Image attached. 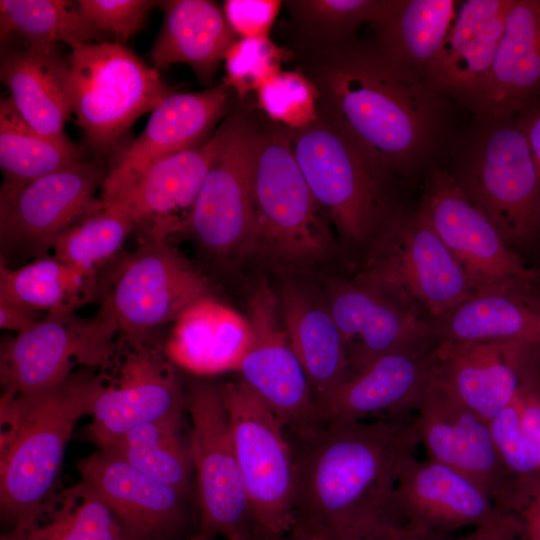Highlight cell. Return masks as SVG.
I'll use <instances>...</instances> for the list:
<instances>
[{"instance_id": "obj_1", "label": "cell", "mask_w": 540, "mask_h": 540, "mask_svg": "<svg viewBox=\"0 0 540 540\" xmlns=\"http://www.w3.org/2000/svg\"><path fill=\"white\" fill-rule=\"evenodd\" d=\"M300 60L318 92V115L394 178L425 176L449 157L459 136L455 102L430 80L359 39Z\"/></svg>"}, {"instance_id": "obj_2", "label": "cell", "mask_w": 540, "mask_h": 540, "mask_svg": "<svg viewBox=\"0 0 540 540\" xmlns=\"http://www.w3.org/2000/svg\"><path fill=\"white\" fill-rule=\"evenodd\" d=\"M291 441L294 526L344 540L401 524L394 495L420 444L413 418L331 422Z\"/></svg>"}, {"instance_id": "obj_3", "label": "cell", "mask_w": 540, "mask_h": 540, "mask_svg": "<svg viewBox=\"0 0 540 540\" xmlns=\"http://www.w3.org/2000/svg\"><path fill=\"white\" fill-rule=\"evenodd\" d=\"M105 377L79 368L52 387L0 399V511L10 529L54 491L78 421L90 415Z\"/></svg>"}, {"instance_id": "obj_4", "label": "cell", "mask_w": 540, "mask_h": 540, "mask_svg": "<svg viewBox=\"0 0 540 540\" xmlns=\"http://www.w3.org/2000/svg\"><path fill=\"white\" fill-rule=\"evenodd\" d=\"M332 224L308 187L286 129L261 118L252 212L239 260L300 275L335 255Z\"/></svg>"}, {"instance_id": "obj_5", "label": "cell", "mask_w": 540, "mask_h": 540, "mask_svg": "<svg viewBox=\"0 0 540 540\" xmlns=\"http://www.w3.org/2000/svg\"><path fill=\"white\" fill-rule=\"evenodd\" d=\"M448 158L446 169L505 244L525 261L534 256L540 248V177L517 116L474 117Z\"/></svg>"}, {"instance_id": "obj_6", "label": "cell", "mask_w": 540, "mask_h": 540, "mask_svg": "<svg viewBox=\"0 0 540 540\" xmlns=\"http://www.w3.org/2000/svg\"><path fill=\"white\" fill-rule=\"evenodd\" d=\"M286 132L308 187L342 242L367 247L400 207L391 191L395 178L319 115Z\"/></svg>"}, {"instance_id": "obj_7", "label": "cell", "mask_w": 540, "mask_h": 540, "mask_svg": "<svg viewBox=\"0 0 540 540\" xmlns=\"http://www.w3.org/2000/svg\"><path fill=\"white\" fill-rule=\"evenodd\" d=\"M105 268L99 274L100 308L114 319L131 349L153 345L159 328L195 301L213 296L208 278L169 238L142 236L134 250L119 253Z\"/></svg>"}, {"instance_id": "obj_8", "label": "cell", "mask_w": 540, "mask_h": 540, "mask_svg": "<svg viewBox=\"0 0 540 540\" xmlns=\"http://www.w3.org/2000/svg\"><path fill=\"white\" fill-rule=\"evenodd\" d=\"M438 317L474 296L460 264L419 210L399 207L354 276Z\"/></svg>"}, {"instance_id": "obj_9", "label": "cell", "mask_w": 540, "mask_h": 540, "mask_svg": "<svg viewBox=\"0 0 540 540\" xmlns=\"http://www.w3.org/2000/svg\"><path fill=\"white\" fill-rule=\"evenodd\" d=\"M68 62L73 113L99 155L108 153L140 116L174 92L156 68L121 41L77 46Z\"/></svg>"}, {"instance_id": "obj_10", "label": "cell", "mask_w": 540, "mask_h": 540, "mask_svg": "<svg viewBox=\"0 0 540 540\" xmlns=\"http://www.w3.org/2000/svg\"><path fill=\"white\" fill-rule=\"evenodd\" d=\"M188 436L195 475L197 533L224 540H261L247 498L219 383L186 387Z\"/></svg>"}, {"instance_id": "obj_11", "label": "cell", "mask_w": 540, "mask_h": 540, "mask_svg": "<svg viewBox=\"0 0 540 540\" xmlns=\"http://www.w3.org/2000/svg\"><path fill=\"white\" fill-rule=\"evenodd\" d=\"M247 498L261 540L295 525V451L284 427L239 378L220 384Z\"/></svg>"}, {"instance_id": "obj_12", "label": "cell", "mask_w": 540, "mask_h": 540, "mask_svg": "<svg viewBox=\"0 0 540 540\" xmlns=\"http://www.w3.org/2000/svg\"><path fill=\"white\" fill-rule=\"evenodd\" d=\"M228 117L226 140L202 183L184 233L220 264L238 259L249 229L261 134V117H255L245 101L235 103Z\"/></svg>"}, {"instance_id": "obj_13", "label": "cell", "mask_w": 540, "mask_h": 540, "mask_svg": "<svg viewBox=\"0 0 540 540\" xmlns=\"http://www.w3.org/2000/svg\"><path fill=\"white\" fill-rule=\"evenodd\" d=\"M118 333L116 322L102 308L89 319L75 312L46 314L30 329L1 341L2 393L52 387L75 372V366L106 368Z\"/></svg>"}, {"instance_id": "obj_14", "label": "cell", "mask_w": 540, "mask_h": 540, "mask_svg": "<svg viewBox=\"0 0 540 540\" xmlns=\"http://www.w3.org/2000/svg\"><path fill=\"white\" fill-rule=\"evenodd\" d=\"M251 342L240 379L274 414L290 438L324 424L306 373L292 347L276 291L261 279L248 298Z\"/></svg>"}, {"instance_id": "obj_15", "label": "cell", "mask_w": 540, "mask_h": 540, "mask_svg": "<svg viewBox=\"0 0 540 540\" xmlns=\"http://www.w3.org/2000/svg\"><path fill=\"white\" fill-rule=\"evenodd\" d=\"M108 172L83 161L17 187L0 189V259L12 262L49 255L57 237L96 208L95 193Z\"/></svg>"}, {"instance_id": "obj_16", "label": "cell", "mask_w": 540, "mask_h": 540, "mask_svg": "<svg viewBox=\"0 0 540 540\" xmlns=\"http://www.w3.org/2000/svg\"><path fill=\"white\" fill-rule=\"evenodd\" d=\"M417 209L465 272L474 294L509 283L533 285L527 262L504 242L443 166L424 178Z\"/></svg>"}, {"instance_id": "obj_17", "label": "cell", "mask_w": 540, "mask_h": 540, "mask_svg": "<svg viewBox=\"0 0 540 540\" xmlns=\"http://www.w3.org/2000/svg\"><path fill=\"white\" fill-rule=\"evenodd\" d=\"M413 423L429 460L467 478L506 514L516 479L502 464L488 423L446 390L435 375Z\"/></svg>"}, {"instance_id": "obj_18", "label": "cell", "mask_w": 540, "mask_h": 540, "mask_svg": "<svg viewBox=\"0 0 540 540\" xmlns=\"http://www.w3.org/2000/svg\"><path fill=\"white\" fill-rule=\"evenodd\" d=\"M323 293L344 340L351 376L390 352L436 339L422 312L356 277L330 278Z\"/></svg>"}, {"instance_id": "obj_19", "label": "cell", "mask_w": 540, "mask_h": 540, "mask_svg": "<svg viewBox=\"0 0 540 540\" xmlns=\"http://www.w3.org/2000/svg\"><path fill=\"white\" fill-rule=\"evenodd\" d=\"M229 131L228 115L203 145L153 162L100 200L131 212L143 236L184 234L202 183Z\"/></svg>"}, {"instance_id": "obj_20", "label": "cell", "mask_w": 540, "mask_h": 540, "mask_svg": "<svg viewBox=\"0 0 540 540\" xmlns=\"http://www.w3.org/2000/svg\"><path fill=\"white\" fill-rule=\"evenodd\" d=\"M186 413V387L156 344L126 352L116 378L95 398L87 432L100 448L130 429Z\"/></svg>"}, {"instance_id": "obj_21", "label": "cell", "mask_w": 540, "mask_h": 540, "mask_svg": "<svg viewBox=\"0 0 540 540\" xmlns=\"http://www.w3.org/2000/svg\"><path fill=\"white\" fill-rule=\"evenodd\" d=\"M94 489L132 540H179L192 524L190 497L99 449L78 459Z\"/></svg>"}, {"instance_id": "obj_22", "label": "cell", "mask_w": 540, "mask_h": 540, "mask_svg": "<svg viewBox=\"0 0 540 540\" xmlns=\"http://www.w3.org/2000/svg\"><path fill=\"white\" fill-rule=\"evenodd\" d=\"M437 343L390 352L351 376L319 404L324 424L413 418L435 375Z\"/></svg>"}, {"instance_id": "obj_23", "label": "cell", "mask_w": 540, "mask_h": 540, "mask_svg": "<svg viewBox=\"0 0 540 540\" xmlns=\"http://www.w3.org/2000/svg\"><path fill=\"white\" fill-rule=\"evenodd\" d=\"M540 344L517 340L438 341L435 377L487 423L514 399Z\"/></svg>"}, {"instance_id": "obj_24", "label": "cell", "mask_w": 540, "mask_h": 540, "mask_svg": "<svg viewBox=\"0 0 540 540\" xmlns=\"http://www.w3.org/2000/svg\"><path fill=\"white\" fill-rule=\"evenodd\" d=\"M233 95L222 83L167 96L108 172L102 193L114 190L155 161L203 145L214 126L231 111Z\"/></svg>"}, {"instance_id": "obj_25", "label": "cell", "mask_w": 540, "mask_h": 540, "mask_svg": "<svg viewBox=\"0 0 540 540\" xmlns=\"http://www.w3.org/2000/svg\"><path fill=\"white\" fill-rule=\"evenodd\" d=\"M394 506L401 524L444 535L467 527L499 523L500 512L471 481L447 466L412 457L403 467Z\"/></svg>"}, {"instance_id": "obj_26", "label": "cell", "mask_w": 540, "mask_h": 540, "mask_svg": "<svg viewBox=\"0 0 540 540\" xmlns=\"http://www.w3.org/2000/svg\"><path fill=\"white\" fill-rule=\"evenodd\" d=\"M510 4L511 0L460 2L432 69L434 85L472 114L483 96Z\"/></svg>"}, {"instance_id": "obj_27", "label": "cell", "mask_w": 540, "mask_h": 540, "mask_svg": "<svg viewBox=\"0 0 540 540\" xmlns=\"http://www.w3.org/2000/svg\"><path fill=\"white\" fill-rule=\"evenodd\" d=\"M276 294L292 347L319 406L351 377L344 340L323 292L288 278Z\"/></svg>"}, {"instance_id": "obj_28", "label": "cell", "mask_w": 540, "mask_h": 540, "mask_svg": "<svg viewBox=\"0 0 540 540\" xmlns=\"http://www.w3.org/2000/svg\"><path fill=\"white\" fill-rule=\"evenodd\" d=\"M540 97V0H511L474 117L516 115Z\"/></svg>"}, {"instance_id": "obj_29", "label": "cell", "mask_w": 540, "mask_h": 540, "mask_svg": "<svg viewBox=\"0 0 540 540\" xmlns=\"http://www.w3.org/2000/svg\"><path fill=\"white\" fill-rule=\"evenodd\" d=\"M0 78L23 119L44 135L65 138L73 113L70 66L57 44H27L1 58Z\"/></svg>"}, {"instance_id": "obj_30", "label": "cell", "mask_w": 540, "mask_h": 540, "mask_svg": "<svg viewBox=\"0 0 540 540\" xmlns=\"http://www.w3.org/2000/svg\"><path fill=\"white\" fill-rule=\"evenodd\" d=\"M250 342L247 317L214 296H206L173 322L164 350L175 365L198 375H212L238 371Z\"/></svg>"}, {"instance_id": "obj_31", "label": "cell", "mask_w": 540, "mask_h": 540, "mask_svg": "<svg viewBox=\"0 0 540 540\" xmlns=\"http://www.w3.org/2000/svg\"><path fill=\"white\" fill-rule=\"evenodd\" d=\"M428 321L437 341L517 340L540 344V294L533 285L509 283L476 293Z\"/></svg>"}, {"instance_id": "obj_32", "label": "cell", "mask_w": 540, "mask_h": 540, "mask_svg": "<svg viewBox=\"0 0 540 540\" xmlns=\"http://www.w3.org/2000/svg\"><path fill=\"white\" fill-rule=\"evenodd\" d=\"M164 18L150 51L154 68L188 64L197 78L211 84L230 46L238 40L222 7L209 0L159 1Z\"/></svg>"}, {"instance_id": "obj_33", "label": "cell", "mask_w": 540, "mask_h": 540, "mask_svg": "<svg viewBox=\"0 0 540 540\" xmlns=\"http://www.w3.org/2000/svg\"><path fill=\"white\" fill-rule=\"evenodd\" d=\"M457 3L393 0L386 14L372 25L375 38L371 43L386 57L431 81Z\"/></svg>"}, {"instance_id": "obj_34", "label": "cell", "mask_w": 540, "mask_h": 540, "mask_svg": "<svg viewBox=\"0 0 540 540\" xmlns=\"http://www.w3.org/2000/svg\"><path fill=\"white\" fill-rule=\"evenodd\" d=\"M0 540H132L97 492L83 481L54 490Z\"/></svg>"}, {"instance_id": "obj_35", "label": "cell", "mask_w": 540, "mask_h": 540, "mask_svg": "<svg viewBox=\"0 0 540 540\" xmlns=\"http://www.w3.org/2000/svg\"><path fill=\"white\" fill-rule=\"evenodd\" d=\"M99 276L53 255L12 268L0 259V300L40 313L75 312L98 298Z\"/></svg>"}, {"instance_id": "obj_36", "label": "cell", "mask_w": 540, "mask_h": 540, "mask_svg": "<svg viewBox=\"0 0 540 540\" xmlns=\"http://www.w3.org/2000/svg\"><path fill=\"white\" fill-rule=\"evenodd\" d=\"M182 427L183 415L164 417L136 426L99 449L188 497H195L193 461Z\"/></svg>"}, {"instance_id": "obj_37", "label": "cell", "mask_w": 540, "mask_h": 540, "mask_svg": "<svg viewBox=\"0 0 540 540\" xmlns=\"http://www.w3.org/2000/svg\"><path fill=\"white\" fill-rule=\"evenodd\" d=\"M85 161L68 137L39 133L19 114L9 97L0 101L2 186L17 187Z\"/></svg>"}, {"instance_id": "obj_38", "label": "cell", "mask_w": 540, "mask_h": 540, "mask_svg": "<svg viewBox=\"0 0 540 540\" xmlns=\"http://www.w3.org/2000/svg\"><path fill=\"white\" fill-rule=\"evenodd\" d=\"M393 0H289L283 2L295 31L299 54L346 45L359 28L383 17Z\"/></svg>"}, {"instance_id": "obj_39", "label": "cell", "mask_w": 540, "mask_h": 540, "mask_svg": "<svg viewBox=\"0 0 540 540\" xmlns=\"http://www.w3.org/2000/svg\"><path fill=\"white\" fill-rule=\"evenodd\" d=\"M135 229V220L125 205L99 200L96 208L57 237L53 256L85 274L99 276L100 269L119 254Z\"/></svg>"}, {"instance_id": "obj_40", "label": "cell", "mask_w": 540, "mask_h": 540, "mask_svg": "<svg viewBox=\"0 0 540 540\" xmlns=\"http://www.w3.org/2000/svg\"><path fill=\"white\" fill-rule=\"evenodd\" d=\"M15 33L27 44H58L71 49L94 43L101 35L77 2L67 0H1L0 35Z\"/></svg>"}, {"instance_id": "obj_41", "label": "cell", "mask_w": 540, "mask_h": 540, "mask_svg": "<svg viewBox=\"0 0 540 540\" xmlns=\"http://www.w3.org/2000/svg\"><path fill=\"white\" fill-rule=\"evenodd\" d=\"M257 107L271 122L289 130L318 118V92L301 69L280 71L256 92Z\"/></svg>"}, {"instance_id": "obj_42", "label": "cell", "mask_w": 540, "mask_h": 540, "mask_svg": "<svg viewBox=\"0 0 540 540\" xmlns=\"http://www.w3.org/2000/svg\"><path fill=\"white\" fill-rule=\"evenodd\" d=\"M292 51L275 44L270 37L236 40L224 57L223 84L232 90L238 101H245L269 79L281 71V63Z\"/></svg>"}, {"instance_id": "obj_43", "label": "cell", "mask_w": 540, "mask_h": 540, "mask_svg": "<svg viewBox=\"0 0 540 540\" xmlns=\"http://www.w3.org/2000/svg\"><path fill=\"white\" fill-rule=\"evenodd\" d=\"M488 426L498 456L514 479L540 477V455L522 426L516 395Z\"/></svg>"}, {"instance_id": "obj_44", "label": "cell", "mask_w": 540, "mask_h": 540, "mask_svg": "<svg viewBox=\"0 0 540 540\" xmlns=\"http://www.w3.org/2000/svg\"><path fill=\"white\" fill-rule=\"evenodd\" d=\"M81 12L99 33H109L124 42L145 25L155 0H79Z\"/></svg>"}, {"instance_id": "obj_45", "label": "cell", "mask_w": 540, "mask_h": 540, "mask_svg": "<svg viewBox=\"0 0 540 540\" xmlns=\"http://www.w3.org/2000/svg\"><path fill=\"white\" fill-rule=\"evenodd\" d=\"M282 5L276 0H226L222 9L230 28L242 39L269 37Z\"/></svg>"}, {"instance_id": "obj_46", "label": "cell", "mask_w": 540, "mask_h": 540, "mask_svg": "<svg viewBox=\"0 0 540 540\" xmlns=\"http://www.w3.org/2000/svg\"><path fill=\"white\" fill-rule=\"evenodd\" d=\"M507 514L517 522V540H540V477L516 480Z\"/></svg>"}, {"instance_id": "obj_47", "label": "cell", "mask_w": 540, "mask_h": 540, "mask_svg": "<svg viewBox=\"0 0 540 540\" xmlns=\"http://www.w3.org/2000/svg\"><path fill=\"white\" fill-rule=\"evenodd\" d=\"M516 400L522 426L540 455V354L525 372Z\"/></svg>"}, {"instance_id": "obj_48", "label": "cell", "mask_w": 540, "mask_h": 540, "mask_svg": "<svg viewBox=\"0 0 540 540\" xmlns=\"http://www.w3.org/2000/svg\"><path fill=\"white\" fill-rule=\"evenodd\" d=\"M445 537L405 524H385L376 526L359 536L344 540H443Z\"/></svg>"}, {"instance_id": "obj_49", "label": "cell", "mask_w": 540, "mask_h": 540, "mask_svg": "<svg viewBox=\"0 0 540 540\" xmlns=\"http://www.w3.org/2000/svg\"><path fill=\"white\" fill-rule=\"evenodd\" d=\"M540 177V97L516 114Z\"/></svg>"}, {"instance_id": "obj_50", "label": "cell", "mask_w": 540, "mask_h": 540, "mask_svg": "<svg viewBox=\"0 0 540 540\" xmlns=\"http://www.w3.org/2000/svg\"><path fill=\"white\" fill-rule=\"evenodd\" d=\"M40 319L39 313L5 300H0L1 330H9L19 334L33 327Z\"/></svg>"}, {"instance_id": "obj_51", "label": "cell", "mask_w": 540, "mask_h": 540, "mask_svg": "<svg viewBox=\"0 0 540 540\" xmlns=\"http://www.w3.org/2000/svg\"><path fill=\"white\" fill-rule=\"evenodd\" d=\"M517 529L516 519L511 514L499 523L476 527L465 536L443 540H517Z\"/></svg>"}, {"instance_id": "obj_52", "label": "cell", "mask_w": 540, "mask_h": 540, "mask_svg": "<svg viewBox=\"0 0 540 540\" xmlns=\"http://www.w3.org/2000/svg\"><path fill=\"white\" fill-rule=\"evenodd\" d=\"M275 540H336L326 534L294 526L291 531Z\"/></svg>"}, {"instance_id": "obj_53", "label": "cell", "mask_w": 540, "mask_h": 540, "mask_svg": "<svg viewBox=\"0 0 540 540\" xmlns=\"http://www.w3.org/2000/svg\"><path fill=\"white\" fill-rule=\"evenodd\" d=\"M533 257L535 261L529 267L534 275L533 287L540 294V248Z\"/></svg>"}, {"instance_id": "obj_54", "label": "cell", "mask_w": 540, "mask_h": 540, "mask_svg": "<svg viewBox=\"0 0 540 540\" xmlns=\"http://www.w3.org/2000/svg\"><path fill=\"white\" fill-rule=\"evenodd\" d=\"M187 540H217V539L214 538V537H210V536H206V535H203V534H200V533H196L193 536H191L190 538H188Z\"/></svg>"}]
</instances>
